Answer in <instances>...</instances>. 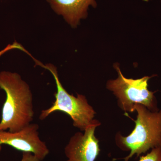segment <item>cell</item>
Returning <instances> with one entry per match:
<instances>
[{
	"mask_svg": "<svg viewBox=\"0 0 161 161\" xmlns=\"http://www.w3.org/2000/svg\"><path fill=\"white\" fill-rule=\"evenodd\" d=\"M0 88L6 95L2 108L0 131L19 132L33 120L31 90L19 74L6 71L0 72Z\"/></svg>",
	"mask_w": 161,
	"mask_h": 161,
	"instance_id": "1",
	"label": "cell"
},
{
	"mask_svg": "<svg viewBox=\"0 0 161 161\" xmlns=\"http://www.w3.org/2000/svg\"><path fill=\"white\" fill-rule=\"evenodd\" d=\"M135 111L137 116L133 131L127 136L120 133L115 136L118 147L130 151L124 161H129L134 155L139 156L150 149L161 147V110L152 112L143 105L137 104Z\"/></svg>",
	"mask_w": 161,
	"mask_h": 161,
	"instance_id": "2",
	"label": "cell"
},
{
	"mask_svg": "<svg viewBox=\"0 0 161 161\" xmlns=\"http://www.w3.org/2000/svg\"><path fill=\"white\" fill-rule=\"evenodd\" d=\"M34 60L36 65L48 70L51 73L57 87V92L54 94L55 101L51 106L41 111L39 119L44 120L53 112H64L72 119L74 126L80 131H84L95 120L96 114L95 110L89 103L86 97L78 93L75 97L67 92L60 82L58 69L54 65L51 64L44 65L36 59Z\"/></svg>",
	"mask_w": 161,
	"mask_h": 161,
	"instance_id": "3",
	"label": "cell"
},
{
	"mask_svg": "<svg viewBox=\"0 0 161 161\" xmlns=\"http://www.w3.org/2000/svg\"><path fill=\"white\" fill-rule=\"evenodd\" d=\"M114 67L118 77L108 81L107 88L117 98V104L121 109L126 113H132L135 111L136 105L140 104L152 112L158 111L154 93L148 88V81L152 77L145 76L137 79L126 78L118 64H115Z\"/></svg>",
	"mask_w": 161,
	"mask_h": 161,
	"instance_id": "4",
	"label": "cell"
},
{
	"mask_svg": "<svg viewBox=\"0 0 161 161\" xmlns=\"http://www.w3.org/2000/svg\"><path fill=\"white\" fill-rule=\"evenodd\" d=\"M38 124L31 123L17 132L0 131V151L7 145L22 152H30L42 161L49 153L46 143L40 138Z\"/></svg>",
	"mask_w": 161,
	"mask_h": 161,
	"instance_id": "5",
	"label": "cell"
},
{
	"mask_svg": "<svg viewBox=\"0 0 161 161\" xmlns=\"http://www.w3.org/2000/svg\"><path fill=\"white\" fill-rule=\"evenodd\" d=\"M100 125L95 119L84 132L72 136L64 149L66 161H95L100 153L99 141L95 136V129Z\"/></svg>",
	"mask_w": 161,
	"mask_h": 161,
	"instance_id": "6",
	"label": "cell"
},
{
	"mask_svg": "<svg viewBox=\"0 0 161 161\" xmlns=\"http://www.w3.org/2000/svg\"><path fill=\"white\" fill-rule=\"evenodd\" d=\"M57 14L62 16L73 27L78 26L81 19L87 15L90 6L96 7L95 0H46Z\"/></svg>",
	"mask_w": 161,
	"mask_h": 161,
	"instance_id": "7",
	"label": "cell"
},
{
	"mask_svg": "<svg viewBox=\"0 0 161 161\" xmlns=\"http://www.w3.org/2000/svg\"><path fill=\"white\" fill-rule=\"evenodd\" d=\"M139 161H161V147L153 148L147 155L140 157Z\"/></svg>",
	"mask_w": 161,
	"mask_h": 161,
	"instance_id": "8",
	"label": "cell"
},
{
	"mask_svg": "<svg viewBox=\"0 0 161 161\" xmlns=\"http://www.w3.org/2000/svg\"><path fill=\"white\" fill-rule=\"evenodd\" d=\"M20 161H41L37 157L30 152H23L22 159Z\"/></svg>",
	"mask_w": 161,
	"mask_h": 161,
	"instance_id": "9",
	"label": "cell"
},
{
	"mask_svg": "<svg viewBox=\"0 0 161 161\" xmlns=\"http://www.w3.org/2000/svg\"><path fill=\"white\" fill-rule=\"evenodd\" d=\"M144 1H146V2H148L149 0H143Z\"/></svg>",
	"mask_w": 161,
	"mask_h": 161,
	"instance_id": "10",
	"label": "cell"
}]
</instances>
